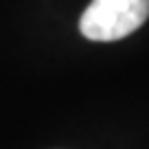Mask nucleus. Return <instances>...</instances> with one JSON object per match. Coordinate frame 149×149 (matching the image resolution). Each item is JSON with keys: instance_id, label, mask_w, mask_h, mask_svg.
<instances>
[{"instance_id": "obj_1", "label": "nucleus", "mask_w": 149, "mask_h": 149, "mask_svg": "<svg viewBox=\"0 0 149 149\" xmlns=\"http://www.w3.org/2000/svg\"><path fill=\"white\" fill-rule=\"evenodd\" d=\"M149 15V0H92L79 20L84 37L114 42L134 33Z\"/></svg>"}]
</instances>
